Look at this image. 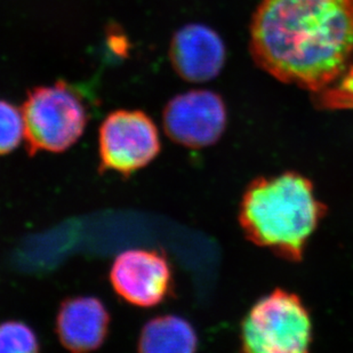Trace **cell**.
<instances>
[{
	"label": "cell",
	"mask_w": 353,
	"mask_h": 353,
	"mask_svg": "<svg viewBox=\"0 0 353 353\" xmlns=\"http://www.w3.org/2000/svg\"><path fill=\"white\" fill-rule=\"evenodd\" d=\"M110 323V312L100 299L68 297L61 302L57 310L55 333L67 350L88 352L103 345Z\"/></svg>",
	"instance_id": "9"
},
{
	"label": "cell",
	"mask_w": 353,
	"mask_h": 353,
	"mask_svg": "<svg viewBox=\"0 0 353 353\" xmlns=\"http://www.w3.org/2000/svg\"><path fill=\"white\" fill-rule=\"evenodd\" d=\"M161 151L159 130L141 110H116L99 130V173L114 172L128 179L147 167Z\"/></svg>",
	"instance_id": "5"
},
{
	"label": "cell",
	"mask_w": 353,
	"mask_h": 353,
	"mask_svg": "<svg viewBox=\"0 0 353 353\" xmlns=\"http://www.w3.org/2000/svg\"><path fill=\"white\" fill-rule=\"evenodd\" d=\"M23 137L22 111L8 101L0 100V156L13 152Z\"/></svg>",
	"instance_id": "12"
},
{
	"label": "cell",
	"mask_w": 353,
	"mask_h": 353,
	"mask_svg": "<svg viewBox=\"0 0 353 353\" xmlns=\"http://www.w3.org/2000/svg\"><path fill=\"white\" fill-rule=\"evenodd\" d=\"M198 336L187 319L175 314L157 316L144 323L137 340L143 353H190L198 349Z\"/></svg>",
	"instance_id": "10"
},
{
	"label": "cell",
	"mask_w": 353,
	"mask_h": 353,
	"mask_svg": "<svg viewBox=\"0 0 353 353\" xmlns=\"http://www.w3.org/2000/svg\"><path fill=\"white\" fill-rule=\"evenodd\" d=\"M250 50L276 80L320 93L353 63V0H262Z\"/></svg>",
	"instance_id": "1"
},
{
	"label": "cell",
	"mask_w": 353,
	"mask_h": 353,
	"mask_svg": "<svg viewBox=\"0 0 353 353\" xmlns=\"http://www.w3.org/2000/svg\"><path fill=\"white\" fill-rule=\"evenodd\" d=\"M312 342V323L300 297L276 290L254 304L241 325L243 350L303 353Z\"/></svg>",
	"instance_id": "4"
},
{
	"label": "cell",
	"mask_w": 353,
	"mask_h": 353,
	"mask_svg": "<svg viewBox=\"0 0 353 353\" xmlns=\"http://www.w3.org/2000/svg\"><path fill=\"white\" fill-rule=\"evenodd\" d=\"M316 104L326 109H353V63L339 79L320 93Z\"/></svg>",
	"instance_id": "13"
},
{
	"label": "cell",
	"mask_w": 353,
	"mask_h": 353,
	"mask_svg": "<svg viewBox=\"0 0 353 353\" xmlns=\"http://www.w3.org/2000/svg\"><path fill=\"white\" fill-rule=\"evenodd\" d=\"M109 279L121 300L143 309L163 304L175 290L173 268L163 250H125L114 259Z\"/></svg>",
	"instance_id": "6"
},
{
	"label": "cell",
	"mask_w": 353,
	"mask_h": 353,
	"mask_svg": "<svg viewBox=\"0 0 353 353\" xmlns=\"http://www.w3.org/2000/svg\"><path fill=\"white\" fill-rule=\"evenodd\" d=\"M223 99L212 90H192L168 101L163 111L165 133L174 143L201 149L216 143L227 128Z\"/></svg>",
	"instance_id": "7"
},
{
	"label": "cell",
	"mask_w": 353,
	"mask_h": 353,
	"mask_svg": "<svg viewBox=\"0 0 353 353\" xmlns=\"http://www.w3.org/2000/svg\"><path fill=\"white\" fill-rule=\"evenodd\" d=\"M170 59L182 79L206 83L221 74L227 60V50L216 31L205 24L191 23L174 34Z\"/></svg>",
	"instance_id": "8"
},
{
	"label": "cell",
	"mask_w": 353,
	"mask_h": 353,
	"mask_svg": "<svg viewBox=\"0 0 353 353\" xmlns=\"http://www.w3.org/2000/svg\"><path fill=\"white\" fill-rule=\"evenodd\" d=\"M39 351V339L29 325L17 320L0 323V353H34Z\"/></svg>",
	"instance_id": "11"
},
{
	"label": "cell",
	"mask_w": 353,
	"mask_h": 353,
	"mask_svg": "<svg viewBox=\"0 0 353 353\" xmlns=\"http://www.w3.org/2000/svg\"><path fill=\"white\" fill-rule=\"evenodd\" d=\"M21 111L26 150L30 157L70 149L83 137L90 120L81 93L64 80L28 90Z\"/></svg>",
	"instance_id": "3"
},
{
	"label": "cell",
	"mask_w": 353,
	"mask_h": 353,
	"mask_svg": "<svg viewBox=\"0 0 353 353\" xmlns=\"http://www.w3.org/2000/svg\"><path fill=\"white\" fill-rule=\"evenodd\" d=\"M323 214L325 206L311 181L286 172L257 179L247 188L239 221L254 243L287 260L300 261Z\"/></svg>",
	"instance_id": "2"
}]
</instances>
